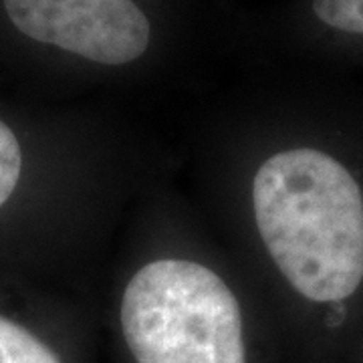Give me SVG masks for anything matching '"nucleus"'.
Listing matches in <instances>:
<instances>
[{
    "label": "nucleus",
    "mask_w": 363,
    "mask_h": 363,
    "mask_svg": "<svg viewBox=\"0 0 363 363\" xmlns=\"http://www.w3.org/2000/svg\"><path fill=\"white\" fill-rule=\"evenodd\" d=\"M311 9L327 28L363 37V0H313Z\"/></svg>",
    "instance_id": "5"
},
{
    "label": "nucleus",
    "mask_w": 363,
    "mask_h": 363,
    "mask_svg": "<svg viewBox=\"0 0 363 363\" xmlns=\"http://www.w3.org/2000/svg\"><path fill=\"white\" fill-rule=\"evenodd\" d=\"M119 327L131 363H255L233 289L194 260L143 264L121 295Z\"/></svg>",
    "instance_id": "2"
},
{
    "label": "nucleus",
    "mask_w": 363,
    "mask_h": 363,
    "mask_svg": "<svg viewBox=\"0 0 363 363\" xmlns=\"http://www.w3.org/2000/svg\"><path fill=\"white\" fill-rule=\"evenodd\" d=\"M23 152L13 130L0 121V206L13 196L16 184L21 180Z\"/></svg>",
    "instance_id": "6"
},
{
    "label": "nucleus",
    "mask_w": 363,
    "mask_h": 363,
    "mask_svg": "<svg viewBox=\"0 0 363 363\" xmlns=\"http://www.w3.org/2000/svg\"><path fill=\"white\" fill-rule=\"evenodd\" d=\"M362 363H363V347H362Z\"/></svg>",
    "instance_id": "7"
},
{
    "label": "nucleus",
    "mask_w": 363,
    "mask_h": 363,
    "mask_svg": "<svg viewBox=\"0 0 363 363\" xmlns=\"http://www.w3.org/2000/svg\"><path fill=\"white\" fill-rule=\"evenodd\" d=\"M0 363H67L63 355L30 329L0 315Z\"/></svg>",
    "instance_id": "4"
},
{
    "label": "nucleus",
    "mask_w": 363,
    "mask_h": 363,
    "mask_svg": "<svg viewBox=\"0 0 363 363\" xmlns=\"http://www.w3.org/2000/svg\"><path fill=\"white\" fill-rule=\"evenodd\" d=\"M341 138L274 150L252 180L257 234L307 331L339 347L363 313V152Z\"/></svg>",
    "instance_id": "1"
},
{
    "label": "nucleus",
    "mask_w": 363,
    "mask_h": 363,
    "mask_svg": "<svg viewBox=\"0 0 363 363\" xmlns=\"http://www.w3.org/2000/svg\"><path fill=\"white\" fill-rule=\"evenodd\" d=\"M4 9L26 37L99 65L140 59L152 35L133 0H4Z\"/></svg>",
    "instance_id": "3"
}]
</instances>
